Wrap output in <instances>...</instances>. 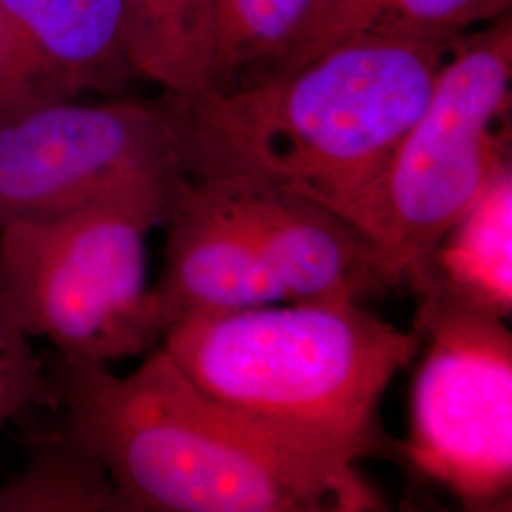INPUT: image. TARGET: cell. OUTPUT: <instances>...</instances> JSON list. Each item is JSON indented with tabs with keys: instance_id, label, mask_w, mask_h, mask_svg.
<instances>
[{
	"instance_id": "3",
	"label": "cell",
	"mask_w": 512,
	"mask_h": 512,
	"mask_svg": "<svg viewBox=\"0 0 512 512\" xmlns=\"http://www.w3.org/2000/svg\"><path fill=\"white\" fill-rule=\"evenodd\" d=\"M421 346L359 302H275L186 315L160 348L207 397L359 463L399 450L380 403Z\"/></svg>"
},
{
	"instance_id": "6",
	"label": "cell",
	"mask_w": 512,
	"mask_h": 512,
	"mask_svg": "<svg viewBox=\"0 0 512 512\" xmlns=\"http://www.w3.org/2000/svg\"><path fill=\"white\" fill-rule=\"evenodd\" d=\"M410 283L421 294L414 329L429 346L403 456L467 509H492L511 494V332L429 277Z\"/></svg>"
},
{
	"instance_id": "16",
	"label": "cell",
	"mask_w": 512,
	"mask_h": 512,
	"mask_svg": "<svg viewBox=\"0 0 512 512\" xmlns=\"http://www.w3.org/2000/svg\"><path fill=\"white\" fill-rule=\"evenodd\" d=\"M44 399H54V385L46 378L27 336L14 334L0 342V425Z\"/></svg>"
},
{
	"instance_id": "11",
	"label": "cell",
	"mask_w": 512,
	"mask_h": 512,
	"mask_svg": "<svg viewBox=\"0 0 512 512\" xmlns=\"http://www.w3.org/2000/svg\"><path fill=\"white\" fill-rule=\"evenodd\" d=\"M509 8L511 0H315L281 54L247 82L289 73L361 33L412 31L461 37L473 27L509 16Z\"/></svg>"
},
{
	"instance_id": "12",
	"label": "cell",
	"mask_w": 512,
	"mask_h": 512,
	"mask_svg": "<svg viewBox=\"0 0 512 512\" xmlns=\"http://www.w3.org/2000/svg\"><path fill=\"white\" fill-rule=\"evenodd\" d=\"M429 277L478 310L512 311V167H505L414 277Z\"/></svg>"
},
{
	"instance_id": "4",
	"label": "cell",
	"mask_w": 512,
	"mask_h": 512,
	"mask_svg": "<svg viewBox=\"0 0 512 512\" xmlns=\"http://www.w3.org/2000/svg\"><path fill=\"white\" fill-rule=\"evenodd\" d=\"M183 171L152 173L48 219L0 228V296L27 338L61 359L109 365L162 340L147 281L148 234Z\"/></svg>"
},
{
	"instance_id": "1",
	"label": "cell",
	"mask_w": 512,
	"mask_h": 512,
	"mask_svg": "<svg viewBox=\"0 0 512 512\" xmlns=\"http://www.w3.org/2000/svg\"><path fill=\"white\" fill-rule=\"evenodd\" d=\"M52 385L126 512L382 509L357 463L207 397L162 348L126 376L59 357Z\"/></svg>"
},
{
	"instance_id": "5",
	"label": "cell",
	"mask_w": 512,
	"mask_h": 512,
	"mask_svg": "<svg viewBox=\"0 0 512 512\" xmlns=\"http://www.w3.org/2000/svg\"><path fill=\"white\" fill-rule=\"evenodd\" d=\"M512 19L465 33L382 173L338 217L374 247L385 285L410 279L511 165Z\"/></svg>"
},
{
	"instance_id": "7",
	"label": "cell",
	"mask_w": 512,
	"mask_h": 512,
	"mask_svg": "<svg viewBox=\"0 0 512 512\" xmlns=\"http://www.w3.org/2000/svg\"><path fill=\"white\" fill-rule=\"evenodd\" d=\"M181 99L44 101L0 114V228L67 213L120 184L183 171Z\"/></svg>"
},
{
	"instance_id": "15",
	"label": "cell",
	"mask_w": 512,
	"mask_h": 512,
	"mask_svg": "<svg viewBox=\"0 0 512 512\" xmlns=\"http://www.w3.org/2000/svg\"><path fill=\"white\" fill-rule=\"evenodd\" d=\"M315 0H217L213 86L228 90L262 73L306 18Z\"/></svg>"
},
{
	"instance_id": "8",
	"label": "cell",
	"mask_w": 512,
	"mask_h": 512,
	"mask_svg": "<svg viewBox=\"0 0 512 512\" xmlns=\"http://www.w3.org/2000/svg\"><path fill=\"white\" fill-rule=\"evenodd\" d=\"M186 169L219 181L285 302H359L384 289L374 247L329 207L238 165L192 158Z\"/></svg>"
},
{
	"instance_id": "9",
	"label": "cell",
	"mask_w": 512,
	"mask_h": 512,
	"mask_svg": "<svg viewBox=\"0 0 512 512\" xmlns=\"http://www.w3.org/2000/svg\"><path fill=\"white\" fill-rule=\"evenodd\" d=\"M131 78L122 0H0V114L120 95Z\"/></svg>"
},
{
	"instance_id": "13",
	"label": "cell",
	"mask_w": 512,
	"mask_h": 512,
	"mask_svg": "<svg viewBox=\"0 0 512 512\" xmlns=\"http://www.w3.org/2000/svg\"><path fill=\"white\" fill-rule=\"evenodd\" d=\"M122 10L135 78L184 99L211 90L217 0H122Z\"/></svg>"
},
{
	"instance_id": "10",
	"label": "cell",
	"mask_w": 512,
	"mask_h": 512,
	"mask_svg": "<svg viewBox=\"0 0 512 512\" xmlns=\"http://www.w3.org/2000/svg\"><path fill=\"white\" fill-rule=\"evenodd\" d=\"M160 281L150 287L160 336L186 315L285 302L219 181L184 169L169 213Z\"/></svg>"
},
{
	"instance_id": "2",
	"label": "cell",
	"mask_w": 512,
	"mask_h": 512,
	"mask_svg": "<svg viewBox=\"0 0 512 512\" xmlns=\"http://www.w3.org/2000/svg\"><path fill=\"white\" fill-rule=\"evenodd\" d=\"M461 37L361 33L289 73L179 97L186 160L251 169L338 215L382 173Z\"/></svg>"
},
{
	"instance_id": "17",
	"label": "cell",
	"mask_w": 512,
	"mask_h": 512,
	"mask_svg": "<svg viewBox=\"0 0 512 512\" xmlns=\"http://www.w3.org/2000/svg\"><path fill=\"white\" fill-rule=\"evenodd\" d=\"M14 334H23V332L12 323L8 311L4 308L2 296H0V342H4L6 338H10V336H14Z\"/></svg>"
},
{
	"instance_id": "14",
	"label": "cell",
	"mask_w": 512,
	"mask_h": 512,
	"mask_svg": "<svg viewBox=\"0 0 512 512\" xmlns=\"http://www.w3.org/2000/svg\"><path fill=\"white\" fill-rule=\"evenodd\" d=\"M0 512H126L101 461L69 431L40 440L0 486Z\"/></svg>"
}]
</instances>
